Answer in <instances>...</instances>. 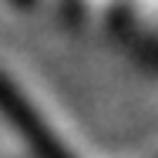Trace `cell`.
<instances>
[{
	"mask_svg": "<svg viewBox=\"0 0 158 158\" xmlns=\"http://www.w3.org/2000/svg\"><path fill=\"white\" fill-rule=\"evenodd\" d=\"M0 111L7 114L10 125L31 141V148L37 152V158H71V155H67V148H64L47 128H44V121L34 114V108L20 98V91H17L3 74H0Z\"/></svg>",
	"mask_w": 158,
	"mask_h": 158,
	"instance_id": "obj_1",
	"label": "cell"
},
{
	"mask_svg": "<svg viewBox=\"0 0 158 158\" xmlns=\"http://www.w3.org/2000/svg\"><path fill=\"white\" fill-rule=\"evenodd\" d=\"M17 3H31V0H17Z\"/></svg>",
	"mask_w": 158,
	"mask_h": 158,
	"instance_id": "obj_2",
	"label": "cell"
}]
</instances>
